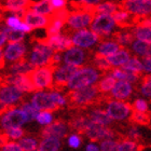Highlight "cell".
<instances>
[{
  "mask_svg": "<svg viewBox=\"0 0 151 151\" xmlns=\"http://www.w3.org/2000/svg\"><path fill=\"white\" fill-rule=\"evenodd\" d=\"M118 144H119V142H114V140H111V139H106V140H104V142H101V148L99 149L103 151L116 150Z\"/></svg>",
  "mask_w": 151,
  "mask_h": 151,
  "instance_id": "46",
  "label": "cell"
},
{
  "mask_svg": "<svg viewBox=\"0 0 151 151\" xmlns=\"http://www.w3.org/2000/svg\"><path fill=\"white\" fill-rule=\"evenodd\" d=\"M60 148V142L55 137H45L38 146V150L40 151H57Z\"/></svg>",
  "mask_w": 151,
  "mask_h": 151,
  "instance_id": "30",
  "label": "cell"
},
{
  "mask_svg": "<svg viewBox=\"0 0 151 151\" xmlns=\"http://www.w3.org/2000/svg\"><path fill=\"white\" fill-rule=\"evenodd\" d=\"M116 26V22L111 14H96L91 23V28L94 32L104 39L105 37H109L111 32Z\"/></svg>",
  "mask_w": 151,
  "mask_h": 151,
  "instance_id": "4",
  "label": "cell"
},
{
  "mask_svg": "<svg viewBox=\"0 0 151 151\" xmlns=\"http://www.w3.org/2000/svg\"><path fill=\"white\" fill-rule=\"evenodd\" d=\"M26 53V47L23 42H10L8 47L4 51V58L10 62H15V60L22 58Z\"/></svg>",
  "mask_w": 151,
  "mask_h": 151,
  "instance_id": "20",
  "label": "cell"
},
{
  "mask_svg": "<svg viewBox=\"0 0 151 151\" xmlns=\"http://www.w3.org/2000/svg\"><path fill=\"white\" fill-rule=\"evenodd\" d=\"M32 104L39 110L55 111L60 108V106L53 101L50 93H44V92L36 93L32 98Z\"/></svg>",
  "mask_w": 151,
  "mask_h": 151,
  "instance_id": "15",
  "label": "cell"
},
{
  "mask_svg": "<svg viewBox=\"0 0 151 151\" xmlns=\"http://www.w3.org/2000/svg\"><path fill=\"white\" fill-rule=\"evenodd\" d=\"M79 69L78 66L75 65H70V64H66L62 67H57L56 69L54 70V83L52 84V88L51 90H55V91H63V88L66 86L67 82L69 81V79L71 78V76Z\"/></svg>",
  "mask_w": 151,
  "mask_h": 151,
  "instance_id": "8",
  "label": "cell"
},
{
  "mask_svg": "<svg viewBox=\"0 0 151 151\" xmlns=\"http://www.w3.org/2000/svg\"><path fill=\"white\" fill-rule=\"evenodd\" d=\"M36 120H37V122L39 124H41V125H47V124L52 123L53 116H52V113L49 110L41 111V112H38L37 116H36Z\"/></svg>",
  "mask_w": 151,
  "mask_h": 151,
  "instance_id": "42",
  "label": "cell"
},
{
  "mask_svg": "<svg viewBox=\"0 0 151 151\" xmlns=\"http://www.w3.org/2000/svg\"><path fill=\"white\" fill-rule=\"evenodd\" d=\"M19 23H21V19L15 15L9 16L6 19V26H9V27H11L13 29H15L19 25Z\"/></svg>",
  "mask_w": 151,
  "mask_h": 151,
  "instance_id": "50",
  "label": "cell"
},
{
  "mask_svg": "<svg viewBox=\"0 0 151 151\" xmlns=\"http://www.w3.org/2000/svg\"><path fill=\"white\" fill-rule=\"evenodd\" d=\"M107 106V113L109 114L111 119L122 121L126 120L131 116L133 111V106L129 103L124 101H108Z\"/></svg>",
  "mask_w": 151,
  "mask_h": 151,
  "instance_id": "9",
  "label": "cell"
},
{
  "mask_svg": "<svg viewBox=\"0 0 151 151\" xmlns=\"http://www.w3.org/2000/svg\"><path fill=\"white\" fill-rule=\"evenodd\" d=\"M23 19H24V23H26L32 29L47 28L49 24L51 23V17L49 14L47 15L39 14V13H36L35 11H32V9H28L26 11Z\"/></svg>",
  "mask_w": 151,
  "mask_h": 151,
  "instance_id": "14",
  "label": "cell"
},
{
  "mask_svg": "<svg viewBox=\"0 0 151 151\" xmlns=\"http://www.w3.org/2000/svg\"><path fill=\"white\" fill-rule=\"evenodd\" d=\"M142 65V70H145L146 73H149L151 70L150 66V55H147V56H142V60L140 62Z\"/></svg>",
  "mask_w": 151,
  "mask_h": 151,
  "instance_id": "52",
  "label": "cell"
},
{
  "mask_svg": "<svg viewBox=\"0 0 151 151\" xmlns=\"http://www.w3.org/2000/svg\"><path fill=\"white\" fill-rule=\"evenodd\" d=\"M37 41H41L47 43L49 47H51L54 51H62L67 50L73 45V41L69 37L66 35H62V34H55L52 36H47L43 39H37Z\"/></svg>",
  "mask_w": 151,
  "mask_h": 151,
  "instance_id": "13",
  "label": "cell"
},
{
  "mask_svg": "<svg viewBox=\"0 0 151 151\" xmlns=\"http://www.w3.org/2000/svg\"><path fill=\"white\" fill-rule=\"evenodd\" d=\"M22 110L25 112L26 116H27V121L36 120V116L39 112V109H37L32 104H23Z\"/></svg>",
  "mask_w": 151,
  "mask_h": 151,
  "instance_id": "41",
  "label": "cell"
},
{
  "mask_svg": "<svg viewBox=\"0 0 151 151\" xmlns=\"http://www.w3.org/2000/svg\"><path fill=\"white\" fill-rule=\"evenodd\" d=\"M67 126L63 121H55L52 124H47L45 129H42L41 136L45 138V137H55V138H64L67 136Z\"/></svg>",
  "mask_w": 151,
  "mask_h": 151,
  "instance_id": "18",
  "label": "cell"
},
{
  "mask_svg": "<svg viewBox=\"0 0 151 151\" xmlns=\"http://www.w3.org/2000/svg\"><path fill=\"white\" fill-rule=\"evenodd\" d=\"M19 145L21 146L22 150H26V151H35L38 148L37 140L32 138V137H26V138L21 139Z\"/></svg>",
  "mask_w": 151,
  "mask_h": 151,
  "instance_id": "40",
  "label": "cell"
},
{
  "mask_svg": "<svg viewBox=\"0 0 151 151\" xmlns=\"http://www.w3.org/2000/svg\"><path fill=\"white\" fill-rule=\"evenodd\" d=\"M110 91H111V94L106 95L105 101H110L111 98H116V99L123 101V99H127L131 96V94H132L133 92V86L129 82L124 81V80H120L119 82L114 83L113 88H111Z\"/></svg>",
  "mask_w": 151,
  "mask_h": 151,
  "instance_id": "17",
  "label": "cell"
},
{
  "mask_svg": "<svg viewBox=\"0 0 151 151\" xmlns=\"http://www.w3.org/2000/svg\"><path fill=\"white\" fill-rule=\"evenodd\" d=\"M85 134L92 142H97L101 139H113L116 137V132L107 127V125L95 123L93 121L86 129Z\"/></svg>",
  "mask_w": 151,
  "mask_h": 151,
  "instance_id": "11",
  "label": "cell"
},
{
  "mask_svg": "<svg viewBox=\"0 0 151 151\" xmlns=\"http://www.w3.org/2000/svg\"><path fill=\"white\" fill-rule=\"evenodd\" d=\"M25 122H27V116L22 109H15L13 107L6 110L1 118L0 125L4 131L13 127H21Z\"/></svg>",
  "mask_w": 151,
  "mask_h": 151,
  "instance_id": "7",
  "label": "cell"
},
{
  "mask_svg": "<svg viewBox=\"0 0 151 151\" xmlns=\"http://www.w3.org/2000/svg\"><path fill=\"white\" fill-rule=\"evenodd\" d=\"M6 65V58H4V55H3L2 50L0 49V69H2Z\"/></svg>",
  "mask_w": 151,
  "mask_h": 151,
  "instance_id": "58",
  "label": "cell"
},
{
  "mask_svg": "<svg viewBox=\"0 0 151 151\" xmlns=\"http://www.w3.org/2000/svg\"><path fill=\"white\" fill-rule=\"evenodd\" d=\"M122 10L140 16H148L150 14L151 0H123L120 3Z\"/></svg>",
  "mask_w": 151,
  "mask_h": 151,
  "instance_id": "10",
  "label": "cell"
},
{
  "mask_svg": "<svg viewBox=\"0 0 151 151\" xmlns=\"http://www.w3.org/2000/svg\"><path fill=\"white\" fill-rule=\"evenodd\" d=\"M121 69L123 70H129V71H134V73H140L142 71V65L140 63V60L137 57H132L129 58L125 63L121 65Z\"/></svg>",
  "mask_w": 151,
  "mask_h": 151,
  "instance_id": "37",
  "label": "cell"
},
{
  "mask_svg": "<svg viewBox=\"0 0 151 151\" xmlns=\"http://www.w3.org/2000/svg\"><path fill=\"white\" fill-rule=\"evenodd\" d=\"M77 1L81 4H85V6H95L101 2V0H77Z\"/></svg>",
  "mask_w": 151,
  "mask_h": 151,
  "instance_id": "55",
  "label": "cell"
},
{
  "mask_svg": "<svg viewBox=\"0 0 151 151\" xmlns=\"http://www.w3.org/2000/svg\"><path fill=\"white\" fill-rule=\"evenodd\" d=\"M126 139H133L135 142H139L142 139V133L136 126L132 125L127 131V134H126Z\"/></svg>",
  "mask_w": 151,
  "mask_h": 151,
  "instance_id": "44",
  "label": "cell"
},
{
  "mask_svg": "<svg viewBox=\"0 0 151 151\" xmlns=\"http://www.w3.org/2000/svg\"><path fill=\"white\" fill-rule=\"evenodd\" d=\"M57 67L52 65L36 67L32 73H29V78L35 86L36 91H42L44 88H52L53 84V73Z\"/></svg>",
  "mask_w": 151,
  "mask_h": 151,
  "instance_id": "3",
  "label": "cell"
},
{
  "mask_svg": "<svg viewBox=\"0 0 151 151\" xmlns=\"http://www.w3.org/2000/svg\"><path fill=\"white\" fill-rule=\"evenodd\" d=\"M88 118L91 119V121L95 123H99L103 125H110L112 123V119H111L109 114L106 111L101 110V109H94L92 110L88 114Z\"/></svg>",
  "mask_w": 151,
  "mask_h": 151,
  "instance_id": "26",
  "label": "cell"
},
{
  "mask_svg": "<svg viewBox=\"0 0 151 151\" xmlns=\"http://www.w3.org/2000/svg\"><path fill=\"white\" fill-rule=\"evenodd\" d=\"M99 77L101 75L98 73L97 69H95L94 67H82L71 76L69 81L67 82L66 86L68 88V90L83 88L86 85L94 84L95 82H97Z\"/></svg>",
  "mask_w": 151,
  "mask_h": 151,
  "instance_id": "2",
  "label": "cell"
},
{
  "mask_svg": "<svg viewBox=\"0 0 151 151\" xmlns=\"http://www.w3.org/2000/svg\"><path fill=\"white\" fill-rule=\"evenodd\" d=\"M133 108L137 111H142V112H148V103L142 98H138L134 101V104L132 105Z\"/></svg>",
  "mask_w": 151,
  "mask_h": 151,
  "instance_id": "47",
  "label": "cell"
},
{
  "mask_svg": "<svg viewBox=\"0 0 151 151\" xmlns=\"http://www.w3.org/2000/svg\"><path fill=\"white\" fill-rule=\"evenodd\" d=\"M50 1L52 6H53V9H58V8L66 6L68 0H50Z\"/></svg>",
  "mask_w": 151,
  "mask_h": 151,
  "instance_id": "53",
  "label": "cell"
},
{
  "mask_svg": "<svg viewBox=\"0 0 151 151\" xmlns=\"http://www.w3.org/2000/svg\"><path fill=\"white\" fill-rule=\"evenodd\" d=\"M1 149L3 151H22L21 146L19 144H14V142H10V144L6 142V145H3L1 147Z\"/></svg>",
  "mask_w": 151,
  "mask_h": 151,
  "instance_id": "51",
  "label": "cell"
},
{
  "mask_svg": "<svg viewBox=\"0 0 151 151\" xmlns=\"http://www.w3.org/2000/svg\"><path fill=\"white\" fill-rule=\"evenodd\" d=\"M22 97L23 92L16 88L15 85L6 84L0 88V101H2L3 104L14 106L13 104H16L22 99Z\"/></svg>",
  "mask_w": 151,
  "mask_h": 151,
  "instance_id": "16",
  "label": "cell"
},
{
  "mask_svg": "<svg viewBox=\"0 0 151 151\" xmlns=\"http://www.w3.org/2000/svg\"><path fill=\"white\" fill-rule=\"evenodd\" d=\"M133 51L138 55L147 56L150 55V43L142 40L133 41Z\"/></svg>",
  "mask_w": 151,
  "mask_h": 151,
  "instance_id": "36",
  "label": "cell"
},
{
  "mask_svg": "<svg viewBox=\"0 0 151 151\" xmlns=\"http://www.w3.org/2000/svg\"><path fill=\"white\" fill-rule=\"evenodd\" d=\"M110 75L113 78L119 79V80H124L129 83H137L140 81V73H134V71H129V70H123L120 68H112L110 71Z\"/></svg>",
  "mask_w": 151,
  "mask_h": 151,
  "instance_id": "23",
  "label": "cell"
},
{
  "mask_svg": "<svg viewBox=\"0 0 151 151\" xmlns=\"http://www.w3.org/2000/svg\"><path fill=\"white\" fill-rule=\"evenodd\" d=\"M36 67L32 65L30 62H27L25 58H19V60H15V63L12 64L9 67V75H29L32 70L35 69Z\"/></svg>",
  "mask_w": 151,
  "mask_h": 151,
  "instance_id": "21",
  "label": "cell"
},
{
  "mask_svg": "<svg viewBox=\"0 0 151 151\" xmlns=\"http://www.w3.org/2000/svg\"><path fill=\"white\" fill-rule=\"evenodd\" d=\"M15 29H17V30H21V32H32V28L29 27L26 23H19V25L16 27Z\"/></svg>",
  "mask_w": 151,
  "mask_h": 151,
  "instance_id": "54",
  "label": "cell"
},
{
  "mask_svg": "<svg viewBox=\"0 0 151 151\" xmlns=\"http://www.w3.org/2000/svg\"><path fill=\"white\" fill-rule=\"evenodd\" d=\"M91 64L93 65L92 67H94L95 69L101 70V73H103V75H105V73H110V71L112 70V66L107 62L106 57L101 56V55H99L97 53L94 54V60H92Z\"/></svg>",
  "mask_w": 151,
  "mask_h": 151,
  "instance_id": "27",
  "label": "cell"
},
{
  "mask_svg": "<svg viewBox=\"0 0 151 151\" xmlns=\"http://www.w3.org/2000/svg\"><path fill=\"white\" fill-rule=\"evenodd\" d=\"M121 47H123V45L116 43V41H106L99 45L96 53L101 55V56H107V55H110V54L120 50Z\"/></svg>",
  "mask_w": 151,
  "mask_h": 151,
  "instance_id": "29",
  "label": "cell"
},
{
  "mask_svg": "<svg viewBox=\"0 0 151 151\" xmlns=\"http://www.w3.org/2000/svg\"><path fill=\"white\" fill-rule=\"evenodd\" d=\"M6 134L8 135V137L11 139H19L24 136L25 132H24L21 127H13V129H6Z\"/></svg>",
  "mask_w": 151,
  "mask_h": 151,
  "instance_id": "45",
  "label": "cell"
},
{
  "mask_svg": "<svg viewBox=\"0 0 151 151\" xmlns=\"http://www.w3.org/2000/svg\"><path fill=\"white\" fill-rule=\"evenodd\" d=\"M118 10H122L120 4H116V3L113 2H104V3H97L94 6V11L95 14H101V13H105V14H112Z\"/></svg>",
  "mask_w": 151,
  "mask_h": 151,
  "instance_id": "32",
  "label": "cell"
},
{
  "mask_svg": "<svg viewBox=\"0 0 151 151\" xmlns=\"http://www.w3.org/2000/svg\"><path fill=\"white\" fill-rule=\"evenodd\" d=\"M64 24H65V22H63L62 19H52L51 23L49 24V26L47 27V36H52L55 35V34H58L64 27Z\"/></svg>",
  "mask_w": 151,
  "mask_h": 151,
  "instance_id": "39",
  "label": "cell"
},
{
  "mask_svg": "<svg viewBox=\"0 0 151 151\" xmlns=\"http://www.w3.org/2000/svg\"><path fill=\"white\" fill-rule=\"evenodd\" d=\"M65 98H66V105H68V107L73 109V108L81 109L88 106H95L105 101V96L99 94L96 84L86 85L76 90H69Z\"/></svg>",
  "mask_w": 151,
  "mask_h": 151,
  "instance_id": "1",
  "label": "cell"
},
{
  "mask_svg": "<svg viewBox=\"0 0 151 151\" xmlns=\"http://www.w3.org/2000/svg\"><path fill=\"white\" fill-rule=\"evenodd\" d=\"M86 150H88V151H98V150H99V148H98L96 145L90 144V145L86 146Z\"/></svg>",
  "mask_w": 151,
  "mask_h": 151,
  "instance_id": "59",
  "label": "cell"
},
{
  "mask_svg": "<svg viewBox=\"0 0 151 151\" xmlns=\"http://www.w3.org/2000/svg\"><path fill=\"white\" fill-rule=\"evenodd\" d=\"M129 121L133 124H139V125H149L150 124V116L149 112H142L137 111L133 108V111L129 116Z\"/></svg>",
  "mask_w": 151,
  "mask_h": 151,
  "instance_id": "31",
  "label": "cell"
},
{
  "mask_svg": "<svg viewBox=\"0 0 151 151\" xmlns=\"http://www.w3.org/2000/svg\"><path fill=\"white\" fill-rule=\"evenodd\" d=\"M64 62L78 67L82 66L85 63V51L81 47H70L64 54Z\"/></svg>",
  "mask_w": 151,
  "mask_h": 151,
  "instance_id": "19",
  "label": "cell"
},
{
  "mask_svg": "<svg viewBox=\"0 0 151 151\" xmlns=\"http://www.w3.org/2000/svg\"><path fill=\"white\" fill-rule=\"evenodd\" d=\"M101 37L97 35L93 30H86V29H78V32L73 34L71 39L73 44L79 47H88L94 45L99 41H101Z\"/></svg>",
  "mask_w": 151,
  "mask_h": 151,
  "instance_id": "12",
  "label": "cell"
},
{
  "mask_svg": "<svg viewBox=\"0 0 151 151\" xmlns=\"http://www.w3.org/2000/svg\"><path fill=\"white\" fill-rule=\"evenodd\" d=\"M142 95L147 98H150L151 96V92H150V85H151V81H150V76L146 75L142 77Z\"/></svg>",
  "mask_w": 151,
  "mask_h": 151,
  "instance_id": "43",
  "label": "cell"
},
{
  "mask_svg": "<svg viewBox=\"0 0 151 151\" xmlns=\"http://www.w3.org/2000/svg\"><path fill=\"white\" fill-rule=\"evenodd\" d=\"M35 2L32 0H6L4 4H0L1 11H17V10H28L30 9Z\"/></svg>",
  "mask_w": 151,
  "mask_h": 151,
  "instance_id": "22",
  "label": "cell"
},
{
  "mask_svg": "<svg viewBox=\"0 0 151 151\" xmlns=\"http://www.w3.org/2000/svg\"><path fill=\"white\" fill-rule=\"evenodd\" d=\"M132 30L135 35V38H137L138 40L146 41V42H149L150 43V26H146V25H135L134 27H132Z\"/></svg>",
  "mask_w": 151,
  "mask_h": 151,
  "instance_id": "33",
  "label": "cell"
},
{
  "mask_svg": "<svg viewBox=\"0 0 151 151\" xmlns=\"http://www.w3.org/2000/svg\"><path fill=\"white\" fill-rule=\"evenodd\" d=\"M116 41V43L121 45H127V44L133 43V41L135 40V35L133 30H125V32H114L111 36H109Z\"/></svg>",
  "mask_w": 151,
  "mask_h": 151,
  "instance_id": "28",
  "label": "cell"
},
{
  "mask_svg": "<svg viewBox=\"0 0 151 151\" xmlns=\"http://www.w3.org/2000/svg\"><path fill=\"white\" fill-rule=\"evenodd\" d=\"M96 15L94 12L91 11H85V10H71L69 11L68 17L66 22L70 26V28L76 29H82L86 26L91 25L92 21Z\"/></svg>",
  "mask_w": 151,
  "mask_h": 151,
  "instance_id": "5",
  "label": "cell"
},
{
  "mask_svg": "<svg viewBox=\"0 0 151 151\" xmlns=\"http://www.w3.org/2000/svg\"><path fill=\"white\" fill-rule=\"evenodd\" d=\"M116 83V79L113 78L112 76L109 75V76H105L104 78L101 79V81L98 82L97 85V88L99 93H108V92H110V90L113 88V85Z\"/></svg>",
  "mask_w": 151,
  "mask_h": 151,
  "instance_id": "35",
  "label": "cell"
},
{
  "mask_svg": "<svg viewBox=\"0 0 151 151\" xmlns=\"http://www.w3.org/2000/svg\"><path fill=\"white\" fill-rule=\"evenodd\" d=\"M91 122L92 121L88 116H75L73 119H70L69 126L75 132L79 133V134H84L86 129L88 127V125L91 124Z\"/></svg>",
  "mask_w": 151,
  "mask_h": 151,
  "instance_id": "25",
  "label": "cell"
},
{
  "mask_svg": "<svg viewBox=\"0 0 151 151\" xmlns=\"http://www.w3.org/2000/svg\"><path fill=\"white\" fill-rule=\"evenodd\" d=\"M32 11H35L36 13L39 14H43V15H47L53 11V6L51 4L50 0H40L38 3H35L32 8H30Z\"/></svg>",
  "mask_w": 151,
  "mask_h": 151,
  "instance_id": "34",
  "label": "cell"
},
{
  "mask_svg": "<svg viewBox=\"0 0 151 151\" xmlns=\"http://www.w3.org/2000/svg\"><path fill=\"white\" fill-rule=\"evenodd\" d=\"M68 145L73 149H78L81 145V138L78 135H71L68 139Z\"/></svg>",
  "mask_w": 151,
  "mask_h": 151,
  "instance_id": "49",
  "label": "cell"
},
{
  "mask_svg": "<svg viewBox=\"0 0 151 151\" xmlns=\"http://www.w3.org/2000/svg\"><path fill=\"white\" fill-rule=\"evenodd\" d=\"M8 142H9V137H8V135L6 134V132L0 133V148H1L3 145H6Z\"/></svg>",
  "mask_w": 151,
  "mask_h": 151,
  "instance_id": "56",
  "label": "cell"
},
{
  "mask_svg": "<svg viewBox=\"0 0 151 151\" xmlns=\"http://www.w3.org/2000/svg\"><path fill=\"white\" fill-rule=\"evenodd\" d=\"M53 53L54 50L51 47H49L47 43L37 41L30 54V63L35 67L47 65Z\"/></svg>",
  "mask_w": 151,
  "mask_h": 151,
  "instance_id": "6",
  "label": "cell"
},
{
  "mask_svg": "<svg viewBox=\"0 0 151 151\" xmlns=\"http://www.w3.org/2000/svg\"><path fill=\"white\" fill-rule=\"evenodd\" d=\"M129 58V51L127 50V49H124V47H121L120 51L118 50L116 52L110 54V55H107V57H106L107 62L110 64L112 67L121 66V65H123Z\"/></svg>",
  "mask_w": 151,
  "mask_h": 151,
  "instance_id": "24",
  "label": "cell"
},
{
  "mask_svg": "<svg viewBox=\"0 0 151 151\" xmlns=\"http://www.w3.org/2000/svg\"><path fill=\"white\" fill-rule=\"evenodd\" d=\"M145 149L144 146L137 145L136 142H133V140H127L125 139L124 142H119L118 144V147H116V150L120 151H134V150H142Z\"/></svg>",
  "mask_w": 151,
  "mask_h": 151,
  "instance_id": "38",
  "label": "cell"
},
{
  "mask_svg": "<svg viewBox=\"0 0 151 151\" xmlns=\"http://www.w3.org/2000/svg\"><path fill=\"white\" fill-rule=\"evenodd\" d=\"M6 41V35L3 32L0 30V47H2L4 45Z\"/></svg>",
  "mask_w": 151,
  "mask_h": 151,
  "instance_id": "57",
  "label": "cell"
},
{
  "mask_svg": "<svg viewBox=\"0 0 151 151\" xmlns=\"http://www.w3.org/2000/svg\"><path fill=\"white\" fill-rule=\"evenodd\" d=\"M50 94H51V96H52V98H53V101H55L56 105H58L60 107H63V106L66 105V98L64 97V96H62L57 91L51 92Z\"/></svg>",
  "mask_w": 151,
  "mask_h": 151,
  "instance_id": "48",
  "label": "cell"
}]
</instances>
